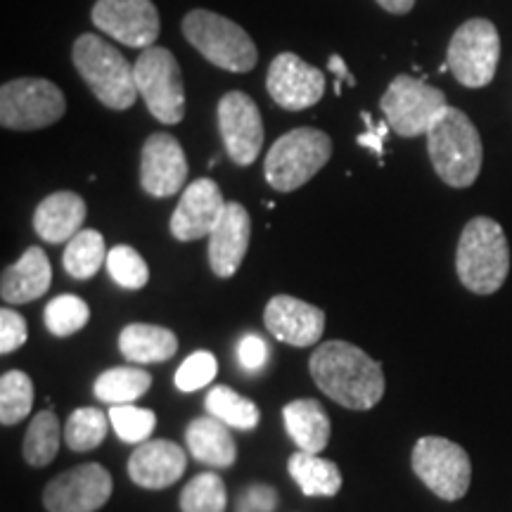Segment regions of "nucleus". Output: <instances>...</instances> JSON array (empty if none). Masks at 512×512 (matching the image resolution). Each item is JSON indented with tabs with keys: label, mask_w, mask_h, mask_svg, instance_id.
<instances>
[{
	"label": "nucleus",
	"mask_w": 512,
	"mask_h": 512,
	"mask_svg": "<svg viewBox=\"0 0 512 512\" xmlns=\"http://www.w3.org/2000/svg\"><path fill=\"white\" fill-rule=\"evenodd\" d=\"M152 387V375L143 368L119 366L105 370L93 384V392L100 401L112 406H124L140 399Z\"/></svg>",
	"instance_id": "nucleus-27"
},
{
	"label": "nucleus",
	"mask_w": 512,
	"mask_h": 512,
	"mask_svg": "<svg viewBox=\"0 0 512 512\" xmlns=\"http://www.w3.org/2000/svg\"><path fill=\"white\" fill-rule=\"evenodd\" d=\"M411 463L420 482L444 501H460L470 489V456L456 441L446 437H422L413 448Z\"/></svg>",
	"instance_id": "nucleus-11"
},
{
	"label": "nucleus",
	"mask_w": 512,
	"mask_h": 512,
	"mask_svg": "<svg viewBox=\"0 0 512 512\" xmlns=\"http://www.w3.org/2000/svg\"><path fill=\"white\" fill-rule=\"evenodd\" d=\"M204 406H207L209 415H214V418L226 422L228 427H235V430L242 432L254 430L261 420L259 406L252 399H247V396L235 392V389L226 387V384L211 389Z\"/></svg>",
	"instance_id": "nucleus-28"
},
{
	"label": "nucleus",
	"mask_w": 512,
	"mask_h": 512,
	"mask_svg": "<svg viewBox=\"0 0 512 512\" xmlns=\"http://www.w3.org/2000/svg\"><path fill=\"white\" fill-rule=\"evenodd\" d=\"M264 325L278 342L313 347L325 332V311L290 294H278L266 304Z\"/></svg>",
	"instance_id": "nucleus-18"
},
{
	"label": "nucleus",
	"mask_w": 512,
	"mask_h": 512,
	"mask_svg": "<svg viewBox=\"0 0 512 512\" xmlns=\"http://www.w3.org/2000/svg\"><path fill=\"white\" fill-rule=\"evenodd\" d=\"M91 19L100 34L140 50L155 46L162 29L159 10L152 0H98Z\"/></svg>",
	"instance_id": "nucleus-12"
},
{
	"label": "nucleus",
	"mask_w": 512,
	"mask_h": 512,
	"mask_svg": "<svg viewBox=\"0 0 512 512\" xmlns=\"http://www.w3.org/2000/svg\"><path fill=\"white\" fill-rule=\"evenodd\" d=\"M309 370L320 392L351 411H370L384 396L380 363L344 339L320 344L313 351Z\"/></svg>",
	"instance_id": "nucleus-1"
},
{
	"label": "nucleus",
	"mask_w": 512,
	"mask_h": 512,
	"mask_svg": "<svg viewBox=\"0 0 512 512\" xmlns=\"http://www.w3.org/2000/svg\"><path fill=\"white\" fill-rule=\"evenodd\" d=\"M107 437V418L98 408H76L64 427V441L76 453L98 448Z\"/></svg>",
	"instance_id": "nucleus-32"
},
{
	"label": "nucleus",
	"mask_w": 512,
	"mask_h": 512,
	"mask_svg": "<svg viewBox=\"0 0 512 512\" xmlns=\"http://www.w3.org/2000/svg\"><path fill=\"white\" fill-rule=\"evenodd\" d=\"M107 273L124 290H143L150 280V268L136 249L128 245H117L107 254Z\"/></svg>",
	"instance_id": "nucleus-36"
},
{
	"label": "nucleus",
	"mask_w": 512,
	"mask_h": 512,
	"mask_svg": "<svg viewBox=\"0 0 512 512\" xmlns=\"http://www.w3.org/2000/svg\"><path fill=\"white\" fill-rule=\"evenodd\" d=\"M24 342H27V320L10 306H3L0 309V354L8 356Z\"/></svg>",
	"instance_id": "nucleus-38"
},
{
	"label": "nucleus",
	"mask_w": 512,
	"mask_h": 512,
	"mask_svg": "<svg viewBox=\"0 0 512 512\" xmlns=\"http://www.w3.org/2000/svg\"><path fill=\"white\" fill-rule=\"evenodd\" d=\"M228 494L216 472H202L185 484L181 494L183 512H226Z\"/></svg>",
	"instance_id": "nucleus-33"
},
{
	"label": "nucleus",
	"mask_w": 512,
	"mask_h": 512,
	"mask_svg": "<svg viewBox=\"0 0 512 512\" xmlns=\"http://www.w3.org/2000/svg\"><path fill=\"white\" fill-rule=\"evenodd\" d=\"M223 192L211 178H197L183 190L181 202L176 204L171 216V235L178 242H192L209 238L211 230L219 223L223 209H226Z\"/></svg>",
	"instance_id": "nucleus-17"
},
{
	"label": "nucleus",
	"mask_w": 512,
	"mask_h": 512,
	"mask_svg": "<svg viewBox=\"0 0 512 512\" xmlns=\"http://www.w3.org/2000/svg\"><path fill=\"white\" fill-rule=\"evenodd\" d=\"M285 430L299 451L318 453L330 441V418L325 408L313 399H297L283 408Z\"/></svg>",
	"instance_id": "nucleus-24"
},
{
	"label": "nucleus",
	"mask_w": 512,
	"mask_h": 512,
	"mask_svg": "<svg viewBox=\"0 0 512 512\" xmlns=\"http://www.w3.org/2000/svg\"><path fill=\"white\" fill-rule=\"evenodd\" d=\"M62 430L53 411H41L29 422L24 434V460L34 467H46L55 460L60 451Z\"/></svg>",
	"instance_id": "nucleus-30"
},
{
	"label": "nucleus",
	"mask_w": 512,
	"mask_h": 512,
	"mask_svg": "<svg viewBox=\"0 0 512 512\" xmlns=\"http://www.w3.org/2000/svg\"><path fill=\"white\" fill-rule=\"evenodd\" d=\"M427 152L437 176L451 188H470L482 171V138L472 119L456 107H446L427 131Z\"/></svg>",
	"instance_id": "nucleus-2"
},
{
	"label": "nucleus",
	"mask_w": 512,
	"mask_h": 512,
	"mask_svg": "<svg viewBox=\"0 0 512 512\" xmlns=\"http://www.w3.org/2000/svg\"><path fill=\"white\" fill-rule=\"evenodd\" d=\"M252 238V219L240 202H228L209 235V266L219 278L238 273Z\"/></svg>",
	"instance_id": "nucleus-19"
},
{
	"label": "nucleus",
	"mask_w": 512,
	"mask_h": 512,
	"mask_svg": "<svg viewBox=\"0 0 512 512\" xmlns=\"http://www.w3.org/2000/svg\"><path fill=\"white\" fill-rule=\"evenodd\" d=\"M138 95H143L152 117L166 126L185 119V86L181 64L169 48H145L133 64Z\"/></svg>",
	"instance_id": "nucleus-7"
},
{
	"label": "nucleus",
	"mask_w": 512,
	"mask_h": 512,
	"mask_svg": "<svg viewBox=\"0 0 512 512\" xmlns=\"http://www.w3.org/2000/svg\"><path fill=\"white\" fill-rule=\"evenodd\" d=\"M377 5L389 15H408L415 8V0H377Z\"/></svg>",
	"instance_id": "nucleus-43"
},
{
	"label": "nucleus",
	"mask_w": 512,
	"mask_h": 512,
	"mask_svg": "<svg viewBox=\"0 0 512 512\" xmlns=\"http://www.w3.org/2000/svg\"><path fill=\"white\" fill-rule=\"evenodd\" d=\"M216 373H219V363H216V356L211 351H195L183 361V366L178 368L176 373V387L181 392H200V389L207 387L214 380Z\"/></svg>",
	"instance_id": "nucleus-37"
},
{
	"label": "nucleus",
	"mask_w": 512,
	"mask_h": 512,
	"mask_svg": "<svg viewBox=\"0 0 512 512\" xmlns=\"http://www.w3.org/2000/svg\"><path fill=\"white\" fill-rule=\"evenodd\" d=\"M88 207L86 200L76 192L60 190L48 195L34 211L36 235L48 245H64L81 233L86 223Z\"/></svg>",
	"instance_id": "nucleus-21"
},
{
	"label": "nucleus",
	"mask_w": 512,
	"mask_h": 512,
	"mask_svg": "<svg viewBox=\"0 0 512 512\" xmlns=\"http://www.w3.org/2000/svg\"><path fill=\"white\" fill-rule=\"evenodd\" d=\"M287 470L304 496H337L342 489V472L332 460H325L316 453H294L287 463Z\"/></svg>",
	"instance_id": "nucleus-26"
},
{
	"label": "nucleus",
	"mask_w": 512,
	"mask_h": 512,
	"mask_svg": "<svg viewBox=\"0 0 512 512\" xmlns=\"http://www.w3.org/2000/svg\"><path fill=\"white\" fill-rule=\"evenodd\" d=\"M219 131L228 157L238 166L256 162L264 147V119L256 102L242 91H230L219 100Z\"/></svg>",
	"instance_id": "nucleus-14"
},
{
	"label": "nucleus",
	"mask_w": 512,
	"mask_h": 512,
	"mask_svg": "<svg viewBox=\"0 0 512 512\" xmlns=\"http://www.w3.org/2000/svg\"><path fill=\"white\" fill-rule=\"evenodd\" d=\"M112 475L98 463L76 465L43 489L48 512H95L110 501Z\"/></svg>",
	"instance_id": "nucleus-13"
},
{
	"label": "nucleus",
	"mask_w": 512,
	"mask_h": 512,
	"mask_svg": "<svg viewBox=\"0 0 512 512\" xmlns=\"http://www.w3.org/2000/svg\"><path fill=\"white\" fill-rule=\"evenodd\" d=\"M380 107L396 136L418 138L427 136L434 121L446 112L448 102L444 91L427 81L399 74L384 91Z\"/></svg>",
	"instance_id": "nucleus-8"
},
{
	"label": "nucleus",
	"mask_w": 512,
	"mask_h": 512,
	"mask_svg": "<svg viewBox=\"0 0 512 512\" xmlns=\"http://www.w3.org/2000/svg\"><path fill=\"white\" fill-rule=\"evenodd\" d=\"M332 140L325 131L302 126L275 140L264 162L268 185L278 192H294L311 181L330 162Z\"/></svg>",
	"instance_id": "nucleus-6"
},
{
	"label": "nucleus",
	"mask_w": 512,
	"mask_h": 512,
	"mask_svg": "<svg viewBox=\"0 0 512 512\" xmlns=\"http://www.w3.org/2000/svg\"><path fill=\"white\" fill-rule=\"evenodd\" d=\"M501 60V36L494 22L477 17L460 24L448 43L446 62L465 88H484L494 81Z\"/></svg>",
	"instance_id": "nucleus-9"
},
{
	"label": "nucleus",
	"mask_w": 512,
	"mask_h": 512,
	"mask_svg": "<svg viewBox=\"0 0 512 512\" xmlns=\"http://www.w3.org/2000/svg\"><path fill=\"white\" fill-rule=\"evenodd\" d=\"M188 181V159L169 133H152L140 150V188L152 197H171Z\"/></svg>",
	"instance_id": "nucleus-16"
},
{
	"label": "nucleus",
	"mask_w": 512,
	"mask_h": 512,
	"mask_svg": "<svg viewBox=\"0 0 512 512\" xmlns=\"http://www.w3.org/2000/svg\"><path fill=\"white\" fill-rule=\"evenodd\" d=\"M72 62L95 98L114 112L131 110L138 100L136 72L102 36L81 34L72 46Z\"/></svg>",
	"instance_id": "nucleus-4"
},
{
	"label": "nucleus",
	"mask_w": 512,
	"mask_h": 512,
	"mask_svg": "<svg viewBox=\"0 0 512 512\" xmlns=\"http://www.w3.org/2000/svg\"><path fill=\"white\" fill-rule=\"evenodd\" d=\"M107 418H110L114 432H117V437L124 444H143V441H150L147 437L157 427V415L150 408H138L133 403L112 406Z\"/></svg>",
	"instance_id": "nucleus-35"
},
{
	"label": "nucleus",
	"mask_w": 512,
	"mask_h": 512,
	"mask_svg": "<svg viewBox=\"0 0 512 512\" xmlns=\"http://www.w3.org/2000/svg\"><path fill=\"white\" fill-rule=\"evenodd\" d=\"M34 406V382L22 370H10L0 377V422L5 427L27 418Z\"/></svg>",
	"instance_id": "nucleus-31"
},
{
	"label": "nucleus",
	"mask_w": 512,
	"mask_h": 512,
	"mask_svg": "<svg viewBox=\"0 0 512 512\" xmlns=\"http://www.w3.org/2000/svg\"><path fill=\"white\" fill-rule=\"evenodd\" d=\"M43 318H46V328L50 335L72 337L86 328V323L91 320V309L76 294H60L53 302H48Z\"/></svg>",
	"instance_id": "nucleus-34"
},
{
	"label": "nucleus",
	"mask_w": 512,
	"mask_h": 512,
	"mask_svg": "<svg viewBox=\"0 0 512 512\" xmlns=\"http://www.w3.org/2000/svg\"><path fill=\"white\" fill-rule=\"evenodd\" d=\"M67 112L64 93L48 79L24 76L0 88V126L8 131H38Z\"/></svg>",
	"instance_id": "nucleus-10"
},
{
	"label": "nucleus",
	"mask_w": 512,
	"mask_h": 512,
	"mask_svg": "<svg viewBox=\"0 0 512 512\" xmlns=\"http://www.w3.org/2000/svg\"><path fill=\"white\" fill-rule=\"evenodd\" d=\"M53 283V266L41 247H29L19 261L0 278V297L5 304H29L41 299Z\"/></svg>",
	"instance_id": "nucleus-22"
},
{
	"label": "nucleus",
	"mask_w": 512,
	"mask_h": 512,
	"mask_svg": "<svg viewBox=\"0 0 512 512\" xmlns=\"http://www.w3.org/2000/svg\"><path fill=\"white\" fill-rule=\"evenodd\" d=\"M190 456L209 467H230L238 458V446L230 437L228 425L219 418H195L185 430Z\"/></svg>",
	"instance_id": "nucleus-23"
},
{
	"label": "nucleus",
	"mask_w": 512,
	"mask_h": 512,
	"mask_svg": "<svg viewBox=\"0 0 512 512\" xmlns=\"http://www.w3.org/2000/svg\"><path fill=\"white\" fill-rule=\"evenodd\" d=\"M278 503V496L271 486H252L245 496V508H249V512H271Z\"/></svg>",
	"instance_id": "nucleus-41"
},
{
	"label": "nucleus",
	"mask_w": 512,
	"mask_h": 512,
	"mask_svg": "<svg viewBox=\"0 0 512 512\" xmlns=\"http://www.w3.org/2000/svg\"><path fill=\"white\" fill-rule=\"evenodd\" d=\"M266 91L278 107L302 112L318 105L325 95V74L294 53H280L268 67Z\"/></svg>",
	"instance_id": "nucleus-15"
},
{
	"label": "nucleus",
	"mask_w": 512,
	"mask_h": 512,
	"mask_svg": "<svg viewBox=\"0 0 512 512\" xmlns=\"http://www.w3.org/2000/svg\"><path fill=\"white\" fill-rule=\"evenodd\" d=\"M107 254L110 252H105V238L98 230H81L64 249V271L74 280H88L100 271L102 264H107Z\"/></svg>",
	"instance_id": "nucleus-29"
},
{
	"label": "nucleus",
	"mask_w": 512,
	"mask_h": 512,
	"mask_svg": "<svg viewBox=\"0 0 512 512\" xmlns=\"http://www.w3.org/2000/svg\"><path fill=\"white\" fill-rule=\"evenodd\" d=\"M328 69L335 74V95H342V83H347L351 88L356 86V76L351 74V69L347 67V62H344L342 55L332 53L328 60Z\"/></svg>",
	"instance_id": "nucleus-42"
},
{
	"label": "nucleus",
	"mask_w": 512,
	"mask_h": 512,
	"mask_svg": "<svg viewBox=\"0 0 512 512\" xmlns=\"http://www.w3.org/2000/svg\"><path fill=\"white\" fill-rule=\"evenodd\" d=\"M361 119L366 121L368 131L361 133V136L356 138V143L361 145V147H368V150H373L377 157H382V143H384V138H387L389 128H392V126L387 124V119L380 121V124L375 126V121H373V117H370L368 112H361Z\"/></svg>",
	"instance_id": "nucleus-40"
},
{
	"label": "nucleus",
	"mask_w": 512,
	"mask_h": 512,
	"mask_svg": "<svg viewBox=\"0 0 512 512\" xmlns=\"http://www.w3.org/2000/svg\"><path fill=\"white\" fill-rule=\"evenodd\" d=\"M456 271L460 283L475 294H494L510 273V247L501 223L489 216L467 221L458 240Z\"/></svg>",
	"instance_id": "nucleus-3"
},
{
	"label": "nucleus",
	"mask_w": 512,
	"mask_h": 512,
	"mask_svg": "<svg viewBox=\"0 0 512 512\" xmlns=\"http://www.w3.org/2000/svg\"><path fill=\"white\" fill-rule=\"evenodd\" d=\"M119 351L126 361L138 363H162L169 361L178 351V339L169 328L147 323H131L121 330Z\"/></svg>",
	"instance_id": "nucleus-25"
},
{
	"label": "nucleus",
	"mask_w": 512,
	"mask_h": 512,
	"mask_svg": "<svg viewBox=\"0 0 512 512\" xmlns=\"http://www.w3.org/2000/svg\"><path fill=\"white\" fill-rule=\"evenodd\" d=\"M183 36L204 60L233 74L252 72L259 50L252 36L233 19L211 10H190L183 17Z\"/></svg>",
	"instance_id": "nucleus-5"
},
{
	"label": "nucleus",
	"mask_w": 512,
	"mask_h": 512,
	"mask_svg": "<svg viewBox=\"0 0 512 512\" xmlns=\"http://www.w3.org/2000/svg\"><path fill=\"white\" fill-rule=\"evenodd\" d=\"M188 467V456L174 441L150 439L138 444L128 458V477L143 489L159 491L176 484Z\"/></svg>",
	"instance_id": "nucleus-20"
},
{
	"label": "nucleus",
	"mask_w": 512,
	"mask_h": 512,
	"mask_svg": "<svg viewBox=\"0 0 512 512\" xmlns=\"http://www.w3.org/2000/svg\"><path fill=\"white\" fill-rule=\"evenodd\" d=\"M238 361L247 373H259L268 361V347L259 335H245L238 344Z\"/></svg>",
	"instance_id": "nucleus-39"
}]
</instances>
